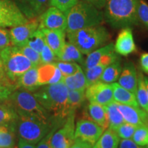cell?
<instances>
[{"instance_id":"obj_1","label":"cell","mask_w":148,"mask_h":148,"mask_svg":"<svg viewBox=\"0 0 148 148\" xmlns=\"http://www.w3.org/2000/svg\"><path fill=\"white\" fill-rule=\"evenodd\" d=\"M68 88L61 82L40 86L32 93L53 119L62 125L71 112L68 106Z\"/></svg>"},{"instance_id":"obj_2","label":"cell","mask_w":148,"mask_h":148,"mask_svg":"<svg viewBox=\"0 0 148 148\" xmlns=\"http://www.w3.org/2000/svg\"><path fill=\"white\" fill-rule=\"evenodd\" d=\"M138 0H106L103 18L113 28L130 27L138 23Z\"/></svg>"},{"instance_id":"obj_3","label":"cell","mask_w":148,"mask_h":148,"mask_svg":"<svg viewBox=\"0 0 148 148\" xmlns=\"http://www.w3.org/2000/svg\"><path fill=\"white\" fill-rule=\"evenodd\" d=\"M66 18V33L99 25L103 20V12L86 1H78L64 12Z\"/></svg>"},{"instance_id":"obj_4","label":"cell","mask_w":148,"mask_h":148,"mask_svg":"<svg viewBox=\"0 0 148 148\" xmlns=\"http://www.w3.org/2000/svg\"><path fill=\"white\" fill-rule=\"evenodd\" d=\"M9 99L18 115L62 125L53 119L49 112L40 104L32 91L18 88L11 94Z\"/></svg>"},{"instance_id":"obj_5","label":"cell","mask_w":148,"mask_h":148,"mask_svg":"<svg viewBox=\"0 0 148 148\" xmlns=\"http://www.w3.org/2000/svg\"><path fill=\"white\" fill-rule=\"evenodd\" d=\"M66 34L69 42L73 44L84 55H88L92 51L105 45L110 39L108 31L100 25Z\"/></svg>"},{"instance_id":"obj_6","label":"cell","mask_w":148,"mask_h":148,"mask_svg":"<svg viewBox=\"0 0 148 148\" xmlns=\"http://www.w3.org/2000/svg\"><path fill=\"white\" fill-rule=\"evenodd\" d=\"M56 125H60L45 123L33 118L18 115L15 125L16 133L20 139L36 145Z\"/></svg>"},{"instance_id":"obj_7","label":"cell","mask_w":148,"mask_h":148,"mask_svg":"<svg viewBox=\"0 0 148 148\" xmlns=\"http://www.w3.org/2000/svg\"><path fill=\"white\" fill-rule=\"evenodd\" d=\"M0 61L8 76L14 82H18L25 71L33 67L29 59L16 46L11 45L3 49L0 52Z\"/></svg>"},{"instance_id":"obj_8","label":"cell","mask_w":148,"mask_h":148,"mask_svg":"<svg viewBox=\"0 0 148 148\" xmlns=\"http://www.w3.org/2000/svg\"><path fill=\"white\" fill-rule=\"evenodd\" d=\"M28 21L14 1L0 0V27H12Z\"/></svg>"},{"instance_id":"obj_9","label":"cell","mask_w":148,"mask_h":148,"mask_svg":"<svg viewBox=\"0 0 148 148\" xmlns=\"http://www.w3.org/2000/svg\"><path fill=\"white\" fill-rule=\"evenodd\" d=\"M75 114L72 111L61 128L57 130L51 137L52 148H70L75 140Z\"/></svg>"},{"instance_id":"obj_10","label":"cell","mask_w":148,"mask_h":148,"mask_svg":"<svg viewBox=\"0 0 148 148\" xmlns=\"http://www.w3.org/2000/svg\"><path fill=\"white\" fill-rule=\"evenodd\" d=\"M85 95L89 102L106 106L113 101L112 84L97 81L86 88Z\"/></svg>"},{"instance_id":"obj_11","label":"cell","mask_w":148,"mask_h":148,"mask_svg":"<svg viewBox=\"0 0 148 148\" xmlns=\"http://www.w3.org/2000/svg\"><path fill=\"white\" fill-rule=\"evenodd\" d=\"M104 131L100 125L89 119H80L75 127V138H78L93 146Z\"/></svg>"},{"instance_id":"obj_12","label":"cell","mask_w":148,"mask_h":148,"mask_svg":"<svg viewBox=\"0 0 148 148\" xmlns=\"http://www.w3.org/2000/svg\"><path fill=\"white\" fill-rule=\"evenodd\" d=\"M39 26L38 18L29 19L27 23L12 27L8 31L11 43L16 47H23L27 45L29 36L36 31Z\"/></svg>"},{"instance_id":"obj_13","label":"cell","mask_w":148,"mask_h":148,"mask_svg":"<svg viewBox=\"0 0 148 148\" xmlns=\"http://www.w3.org/2000/svg\"><path fill=\"white\" fill-rule=\"evenodd\" d=\"M38 28L60 29L66 32V18L64 12L57 8L51 6L38 17Z\"/></svg>"},{"instance_id":"obj_14","label":"cell","mask_w":148,"mask_h":148,"mask_svg":"<svg viewBox=\"0 0 148 148\" xmlns=\"http://www.w3.org/2000/svg\"><path fill=\"white\" fill-rule=\"evenodd\" d=\"M50 0H16L15 3L28 19L38 18L48 8Z\"/></svg>"},{"instance_id":"obj_15","label":"cell","mask_w":148,"mask_h":148,"mask_svg":"<svg viewBox=\"0 0 148 148\" xmlns=\"http://www.w3.org/2000/svg\"><path fill=\"white\" fill-rule=\"evenodd\" d=\"M116 103L125 122L134 125L135 126H138L143 124L148 125L147 112L140 107H134Z\"/></svg>"},{"instance_id":"obj_16","label":"cell","mask_w":148,"mask_h":148,"mask_svg":"<svg viewBox=\"0 0 148 148\" xmlns=\"http://www.w3.org/2000/svg\"><path fill=\"white\" fill-rule=\"evenodd\" d=\"M114 49L117 54L123 56H127L136 50L131 27H124L120 31L114 44Z\"/></svg>"},{"instance_id":"obj_17","label":"cell","mask_w":148,"mask_h":148,"mask_svg":"<svg viewBox=\"0 0 148 148\" xmlns=\"http://www.w3.org/2000/svg\"><path fill=\"white\" fill-rule=\"evenodd\" d=\"M37 68L40 86L57 84L63 80L64 76L55 63L40 64Z\"/></svg>"},{"instance_id":"obj_18","label":"cell","mask_w":148,"mask_h":148,"mask_svg":"<svg viewBox=\"0 0 148 148\" xmlns=\"http://www.w3.org/2000/svg\"><path fill=\"white\" fill-rule=\"evenodd\" d=\"M119 59V54L114 51V52L103 56L101 60L99 61V63L96 64L95 66L84 69V74L86 81H87L88 86L97 81H99L101 74H102L103 70L106 69V66Z\"/></svg>"},{"instance_id":"obj_19","label":"cell","mask_w":148,"mask_h":148,"mask_svg":"<svg viewBox=\"0 0 148 148\" xmlns=\"http://www.w3.org/2000/svg\"><path fill=\"white\" fill-rule=\"evenodd\" d=\"M138 73L132 62H125L122 67L121 73L118 79V84L122 87L136 94L137 89Z\"/></svg>"},{"instance_id":"obj_20","label":"cell","mask_w":148,"mask_h":148,"mask_svg":"<svg viewBox=\"0 0 148 148\" xmlns=\"http://www.w3.org/2000/svg\"><path fill=\"white\" fill-rule=\"evenodd\" d=\"M40 29L44 34L46 44L51 48L58 58L66 43V32L60 29H49L45 28Z\"/></svg>"},{"instance_id":"obj_21","label":"cell","mask_w":148,"mask_h":148,"mask_svg":"<svg viewBox=\"0 0 148 148\" xmlns=\"http://www.w3.org/2000/svg\"><path fill=\"white\" fill-rule=\"evenodd\" d=\"M113 101L121 104L128 105L134 107H140L136 100L135 94L122 87L117 82L112 83Z\"/></svg>"},{"instance_id":"obj_22","label":"cell","mask_w":148,"mask_h":148,"mask_svg":"<svg viewBox=\"0 0 148 148\" xmlns=\"http://www.w3.org/2000/svg\"><path fill=\"white\" fill-rule=\"evenodd\" d=\"M18 88V82H14L8 76L0 61V101L8 99L11 94Z\"/></svg>"},{"instance_id":"obj_23","label":"cell","mask_w":148,"mask_h":148,"mask_svg":"<svg viewBox=\"0 0 148 148\" xmlns=\"http://www.w3.org/2000/svg\"><path fill=\"white\" fill-rule=\"evenodd\" d=\"M87 112L90 120L100 125L104 130L108 129V121L105 106L96 103L90 102L88 105Z\"/></svg>"},{"instance_id":"obj_24","label":"cell","mask_w":148,"mask_h":148,"mask_svg":"<svg viewBox=\"0 0 148 148\" xmlns=\"http://www.w3.org/2000/svg\"><path fill=\"white\" fill-rule=\"evenodd\" d=\"M114 44L112 42L108 43V45H103L102 47L92 51V52L89 53L87 55L86 60H84V63L82 64L84 66V69L95 66L96 64L99 63V61L101 60L103 56L114 52Z\"/></svg>"},{"instance_id":"obj_25","label":"cell","mask_w":148,"mask_h":148,"mask_svg":"<svg viewBox=\"0 0 148 148\" xmlns=\"http://www.w3.org/2000/svg\"><path fill=\"white\" fill-rule=\"evenodd\" d=\"M18 114L10 99L0 101V126L16 123Z\"/></svg>"},{"instance_id":"obj_26","label":"cell","mask_w":148,"mask_h":148,"mask_svg":"<svg viewBox=\"0 0 148 148\" xmlns=\"http://www.w3.org/2000/svg\"><path fill=\"white\" fill-rule=\"evenodd\" d=\"M19 88L28 90L29 91H33L39 88L38 83V68L33 67L25 71L18 80Z\"/></svg>"},{"instance_id":"obj_27","label":"cell","mask_w":148,"mask_h":148,"mask_svg":"<svg viewBox=\"0 0 148 148\" xmlns=\"http://www.w3.org/2000/svg\"><path fill=\"white\" fill-rule=\"evenodd\" d=\"M62 82L69 90H85L88 87L87 81L82 67L73 75L64 77Z\"/></svg>"},{"instance_id":"obj_28","label":"cell","mask_w":148,"mask_h":148,"mask_svg":"<svg viewBox=\"0 0 148 148\" xmlns=\"http://www.w3.org/2000/svg\"><path fill=\"white\" fill-rule=\"evenodd\" d=\"M58 59L64 62H73L81 64H83L84 62L81 51L70 42H66Z\"/></svg>"},{"instance_id":"obj_29","label":"cell","mask_w":148,"mask_h":148,"mask_svg":"<svg viewBox=\"0 0 148 148\" xmlns=\"http://www.w3.org/2000/svg\"><path fill=\"white\" fill-rule=\"evenodd\" d=\"M108 121V129L116 131V130L124 123L123 116L118 108L117 103L112 101L105 106Z\"/></svg>"},{"instance_id":"obj_30","label":"cell","mask_w":148,"mask_h":148,"mask_svg":"<svg viewBox=\"0 0 148 148\" xmlns=\"http://www.w3.org/2000/svg\"><path fill=\"white\" fill-rule=\"evenodd\" d=\"M120 138L115 131L106 129L103 131L92 148H117Z\"/></svg>"},{"instance_id":"obj_31","label":"cell","mask_w":148,"mask_h":148,"mask_svg":"<svg viewBox=\"0 0 148 148\" xmlns=\"http://www.w3.org/2000/svg\"><path fill=\"white\" fill-rule=\"evenodd\" d=\"M16 123L0 126V147L14 148L16 143Z\"/></svg>"},{"instance_id":"obj_32","label":"cell","mask_w":148,"mask_h":148,"mask_svg":"<svg viewBox=\"0 0 148 148\" xmlns=\"http://www.w3.org/2000/svg\"><path fill=\"white\" fill-rule=\"evenodd\" d=\"M122 66L119 60L107 66L103 70L99 80L106 84H112L118 80L121 73Z\"/></svg>"},{"instance_id":"obj_33","label":"cell","mask_w":148,"mask_h":148,"mask_svg":"<svg viewBox=\"0 0 148 148\" xmlns=\"http://www.w3.org/2000/svg\"><path fill=\"white\" fill-rule=\"evenodd\" d=\"M137 73V89H136L135 95H136L138 106L148 112V96L145 87V81H144V75L141 72H138Z\"/></svg>"},{"instance_id":"obj_34","label":"cell","mask_w":148,"mask_h":148,"mask_svg":"<svg viewBox=\"0 0 148 148\" xmlns=\"http://www.w3.org/2000/svg\"><path fill=\"white\" fill-rule=\"evenodd\" d=\"M86 99L85 90H69L68 91V106L70 111H75L82 106Z\"/></svg>"},{"instance_id":"obj_35","label":"cell","mask_w":148,"mask_h":148,"mask_svg":"<svg viewBox=\"0 0 148 148\" xmlns=\"http://www.w3.org/2000/svg\"><path fill=\"white\" fill-rule=\"evenodd\" d=\"M45 44L46 42L43 33L41 29L38 28L29 36L26 45L29 46V47L40 53Z\"/></svg>"},{"instance_id":"obj_36","label":"cell","mask_w":148,"mask_h":148,"mask_svg":"<svg viewBox=\"0 0 148 148\" xmlns=\"http://www.w3.org/2000/svg\"><path fill=\"white\" fill-rule=\"evenodd\" d=\"M132 139L140 146H147L148 144V125L143 124L136 127Z\"/></svg>"},{"instance_id":"obj_37","label":"cell","mask_w":148,"mask_h":148,"mask_svg":"<svg viewBox=\"0 0 148 148\" xmlns=\"http://www.w3.org/2000/svg\"><path fill=\"white\" fill-rule=\"evenodd\" d=\"M54 63L60 69L64 77L73 75L81 67L76 62H64V61L58 60Z\"/></svg>"},{"instance_id":"obj_38","label":"cell","mask_w":148,"mask_h":148,"mask_svg":"<svg viewBox=\"0 0 148 148\" xmlns=\"http://www.w3.org/2000/svg\"><path fill=\"white\" fill-rule=\"evenodd\" d=\"M18 49L19 50L20 52L23 53L27 58L29 59V60L30 61L31 63L32 64L33 66H34V67H38V66L41 64V63H40V53L34 50V49H32L31 47H29V46L25 45L23 46V47H18Z\"/></svg>"},{"instance_id":"obj_39","label":"cell","mask_w":148,"mask_h":148,"mask_svg":"<svg viewBox=\"0 0 148 148\" xmlns=\"http://www.w3.org/2000/svg\"><path fill=\"white\" fill-rule=\"evenodd\" d=\"M136 127L137 126L124 122L116 130L115 132L120 138L129 139V138H132Z\"/></svg>"},{"instance_id":"obj_40","label":"cell","mask_w":148,"mask_h":148,"mask_svg":"<svg viewBox=\"0 0 148 148\" xmlns=\"http://www.w3.org/2000/svg\"><path fill=\"white\" fill-rule=\"evenodd\" d=\"M40 63L41 64L54 63L58 60V58L56 56L54 52L51 50V48L45 44L42 51L40 53Z\"/></svg>"},{"instance_id":"obj_41","label":"cell","mask_w":148,"mask_h":148,"mask_svg":"<svg viewBox=\"0 0 148 148\" xmlns=\"http://www.w3.org/2000/svg\"><path fill=\"white\" fill-rule=\"evenodd\" d=\"M137 17L148 29V4L144 0H138L137 5Z\"/></svg>"},{"instance_id":"obj_42","label":"cell","mask_w":148,"mask_h":148,"mask_svg":"<svg viewBox=\"0 0 148 148\" xmlns=\"http://www.w3.org/2000/svg\"><path fill=\"white\" fill-rule=\"evenodd\" d=\"M78 1L79 0H50L49 5L65 12Z\"/></svg>"},{"instance_id":"obj_43","label":"cell","mask_w":148,"mask_h":148,"mask_svg":"<svg viewBox=\"0 0 148 148\" xmlns=\"http://www.w3.org/2000/svg\"><path fill=\"white\" fill-rule=\"evenodd\" d=\"M59 127L61 126L56 125L52 127V129L37 143V145H36V148H52L51 147V137H52L53 133L58 129Z\"/></svg>"},{"instance_id":"obj_44","label":"cell","mask_w":148,"mask_h":148,"mask_svg":"<svg viewBox=\"0 0 148 148\" xmlns=\"http://www.w3.org/2000/svg\"><path fill=\"white\" fill-rule=\"evenodd\" d=\"M11 40L8 30L0 28V52L5 48L11 46Z\"/></svg>"},{"instance_id":"obj_45","label":"cell","mask_w":148,"mask_h":148,"mask_svg":"<svg viewBox=\"0 0 148 148\" xmlns=\"http://www.w3.org/2000/svg\"><path fill=\"white\" fill-rule=\"evenodd\" d=\"M119 148H147L145 146H140L136 144L132 138L120 140Z\"/></svg>"},{"instance_id":"obj_46","label":"cell","mask_w":148,"mask_h":148,"mask_svg":"<svg viewBox=\"0 0 148 148\" xmlns=\"http://www.w3.org/2000/svg\"><path fill=\"white\" fill-rule=\"evenodd\" d=\"M140 66L142 71L148 74V53H144L140 56Z\"/></svg>"},{"instance_id":"obj_47","label":"cell","mask_w":148,"mask_h":148,"mask_svg":"<svg viewBox=\"0 0 148 148\" xmlns=\"http://www.w3.org/2000/svg\"><path fill=\"white\" fill-rule=\"evenodd\" d=\"M70 148H92V146L86 142L79 140L78 138H75L73 145Z\"/></svg>"},{"instance_id":"obj_48","label":"cell","mask_w":148,"mask_h":148,"mask_svg":"<svg viewBox=\"0 0 148 148\" xmlns=\"http://www.w3.org/2000/svg\"><path fill=\"white\" fill-rule=\"evenodd\" d=\"M82 1L91 3L92 5H95L96 8L101 10L104 7L106 0H82Z\"/></svg>"},{"instance_id":"obj_49","label":"cell","mask_w":148,"mask_h":148,"mask_svg":"<svg viewBox=\"0 0 148 148\" xmlns=\"http://www.w3.org/2000/svg\"><path fill=\"white\" fill-rule=\"evenodd\" d=\"M17 148H36V145L25 141V140L23 139L18 138Z\"/></svg>"},{"instance_id":"obj_50","label":"cell","mask_w":148,"mask_h":148,"mask_svg":"<svg viewBox=\"0 0 148 148\" xmlns=\"http://www.w3.org/2000/svg\"><path fill=\"white\" fill-rule=\"evenodd\" d=\"M144 81H145V87H146V90H147V93L148 96V77L144 76Z\"/></svg>"},{"instance_id":"obj_51","label":"cell","mask_w":148,"mask_h":148,"mask_svg":"<svg viewBox=\"0 0 148 148\" xmlns=\"http://www.w3.org/2000/svg\"><path fill=\"white\" fill-rule=\"evenodd\" d=\"M147 148H148V144H147Z\"/></svg>"},{"instance_id":"obj_52","label":"cell","mask_w":148,"mask_h":148,"mask_svg":"<svg viewBox=\"0 0 148 148\" xmlns=\"http://www.w3.org/2000/svg\"><path fill=\"white\" fill-rule=\"evenodd\" d=\"M0 148H4V147H0Z\"/></svg>"}]
</instances>
